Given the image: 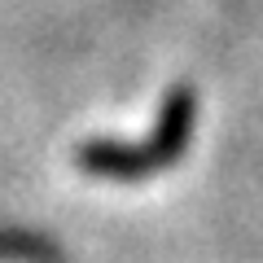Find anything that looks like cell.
I'll return each instance as SVG.
<instances>
[{"instance_id":"1","label":"cell","mask_w":263,"mask_h":263,"mask_svg":"<svg viewBox=\"0 0 263 263\" xmlns=\"http://www.w3.org/2000/svg\"><path fill=\"white\" fill-rule=\"evenodd\" d=\"M197 127V88L193 84H171L158 105V119L141 141H114V136H92V141L75 145V167L92 180H110V184H141V180L158 176V171L176 167L189 154Z\"/></svg>"}]
</instances>
